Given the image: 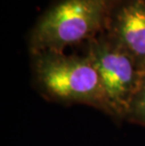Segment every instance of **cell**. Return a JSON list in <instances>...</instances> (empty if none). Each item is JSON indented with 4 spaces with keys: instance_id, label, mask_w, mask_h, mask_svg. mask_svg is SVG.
<instances>
[{
    "instance_id": "6da1fadb",
    "label": "cell",
    "mask_w": 145,
    "mask_h": 146,
    "mask_svg": "<svg viewBox=\"0 0 145 146\" xmlns=\"http://www.w3.org/2000/svg\"><path fill=\"white\" fill-rule=\"evenodd\" d=\"M31 56L36 85L48 99L91 106L111 116L99 74L88 56L50 50Z\"/></svg>"
},
{
    "instance_id": "3957f363",
    "label": "cell",
    "mask_w": 145,
    "mask_h": 146,
    "mask_svg": "<svg viewBox=\"0 0 145 146\" xmlns=\"http://www.w3.org/2000/svg\"><path fill=\"white\" fill-rule=\"evenodd\" d=\"M87 56L99 74L111 117L125 119L143 67L109 34L89 40Z\"/></svg>"
},
{
    "instance_id": "8992f818",
    "label": "cell",
    "mask_w": 145,
    "mask_h": 146,
    "mask_svg": "<svg viewBox=\"0 0 145 146\" xmlns=\"http://www.w3.org/2000/svg\"><path fill=\"white\" fill-rule=\"evenodd\" d=\"M144 70H145V69H144Z\"/></svg>"
},
{
    "instance_id": "5b68a950",
    "label": "cell",
    "mask_w": 145,
    "mask_h": 146,
    "mask_svg": "<svg viewBox=\"0 0 145 146\" xmlns=\"http://www.w3.org/2000/svg\"><path fill=\"white\" fill-rule=\"evenodd\" d=\"M125 120L145 126V70L129 106Z\"/></svg>"
},
{
    "instance_id": "277c9868",
    "label": "cell",
    "mask_w": 145,
    "mask_h": 146,
    "mask_svg": "<svg viewBox=\"0 0 145 146\" xmlns=\"http://www.w3.org/2000/svg\"><path fill=\"white\" fill-rule=\"evenodd\" d=\"M107 29L145 69V0H118Z\"/></svg>"
},
{
    "instance_id": "7a4b0ae2",
    "label": "cell",
    "mask_w": 145,
    "mask_h": 146,
    "mask_svg": "<svg viewBox=\"0 0 145 146\" xmlns=\"http://www.w3.org/2000/svg\"><path fill=\"white\" fill-rule=\"evenodd\" d=\"M118 0H60L37 21L29 37L31 54L64 52L68 45L91 40L107 29Z\"/></svg>"
}]
</instances>
